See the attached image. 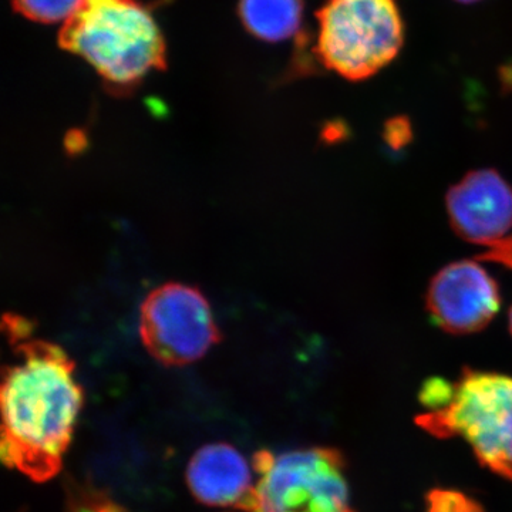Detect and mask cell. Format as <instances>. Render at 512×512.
<instances>
[{"label":"cell","mask_w":512,"mask_h":512,"mask_svg":"<svg viewBox=\"0 0 512 512\" xmlns=\"http://www.w3.org/2000/svg\"><path fill=\"white\" fill-rule=\"evenodd\" d=\"M18 362L3 370V464L36 483L60 473L83 404L74 362L60 346L29 339L25 322L9 320Z\"/></svg>","instance_id":"cell-1"},{"label":"cell","mask_w":512,"mask_h":512,"mask_svg":"<svg viewBox=\"0 0 512 512\" xmlns=\"http://www.w3.org/2000/svg\"><path fill=\"white\" fill-rule=\"evenodd\" d=\"M60 45L117 87L134 86L165 64L160 29L137 0H86L64 23Z\"/></svg>","instance_id":"cell-2"},{"label":"cell","mask_w":512,"mask_h":512,"mask_svg":"<svg viewBox=\"0 0 512 512\" xmlns=\"http://www.w3.org/2000/svg\"><path fill=\"white\" fill-rule=\"evenodd\" d=\"M320 62L350 82L370 79L404 43L396 0H328L318 12Z\"/></svg>","instance_id":"cell-3"},{"label":"cell","mask_w":512,"mask_h":512,"mask_svg":"<svg viewBox=\"0 0 512 512\" xmlns=\"http://www.w3.org/2000/svg\"><path fill=\"white\" fill-rule=\"evenodd\" d=\"M417 424L440 439L463 437L483 466L512 481V377L466 369L450 403Z\"/></svg>","instance_id":"cell-4"},{"label":"cell","mask_w":512,"mask_h":512,"mask_svg":"<svg viewBox=\"0 0 512 512\" xmlns=\"http://www.w3.org/2000/svg\"><path fill=\"white\" fill-rule=\"evenodd\" d=\"M256 477L251 512H356L350 501L345 457L329 447L252 457Z\"/></svg>","instance_id":"cell-5"},{"label":"cell","mask_w":512,"mask_h":512,"mask_svg":"<svg viewBox=\"0 0 512 512\" xmlns=\"http://www.w3.org/2000/svg\"><path fill=\"white\" fill-rule=\"evenodd\" d=\"M140 336L148 353L164 366L197 362L220 342L210 305L198 289L167 284L141 305Z\"/></svg>","instance_id":"cell-6"},{"label":"cell","mask_w":512,"mask_h":512,"mask_svg":"<svg viewBox=\"0 0 512 512\" xmlns=\"http://www.w3.org/2000/svg\"><path fill=\"white\" fill-rule=\"evenodd\" d=\"M500 308V286L478 261L444 266L426 292L431 322L453 335H470L487 328Z\"/></svg>","instance_id":"cell-7"},{"label":"cell","mask_w":512,"mask_h":512,"mask_svg":"<svg viewBox=\"0 0 512 512\" xmlns=\"http://www.w3.org/2000/svg\"><path fill=\"white\" fill-rule=\"evenodd\" d=\"M451 227L471 244L493 247L512 228V187L498 171L468 173L447 191Z\"/></svg>","instance_id":"cell-8"},{"label":"cell","mask_w":512,"mask_h":512,"mask_svg":"<svg viewBox=\"0 0 512 512\" xmlns=\"http://www.w3.org/2000/svg\"><path fill=\"white\" fill-rule=\"evenodd\" d=\"M187 484L195 500L210 507L251 512L254 505V468L231 444L201 447L188 463Z\"/></svg>","instance_id":"cell-9"},{"label":"cell","mask_w":512,"mask_h":512,"mask_svg":"<svg viewBox=\"0 0 512 512\" xmlns=\"http://www.w3.org/2000/svg\"><path fill=\"white\" fill-rule=\"evenodd\" d=\"M239 13L249 32L266 42H281L299 32L302 0H241Z\"/></svg>","instance_id":"cell-10"},{"label":"cell","mask_w":512,"mask_h":512,"mask_svg":"<svg viewBox=\"0 0 512 512\" xmlns=\"http://www.w3.org/2000/svg\"><path fill=\"white\" fill-rule=\"evenodd\" d=\"M26 18L42 23H67L83 8L86 0H13Z\"/></svg>","instance_id":"cell-11"},{"label":"cell","mask_w":512,"mask_h":512,"mask_svg":"<svg viewBox=\"0 0 512 512\" xmlns=\"http://www.w3.org/2000/svg\"><path fill=\"white\" fill-rule=\"evenodd\" d=\"M427 512H485L483 505L457 490L434 488L426 497Z\"/></svg>","instance_id":"cell-12"},{"label":"cell","mask_w":512,"mask_h":512,"mask_svg":"<svg viewBox=\"0 0 512 512\" xmlns=\"http://www.w3.org/2000/svg\"><path fill=\"white\" fill-rule=\"evenodd\" d=\"M67 512H124L119 504L96 488H73L69 494Z\"/></svg>","instance_id":"cell-13"},{"label":"cell","mask_w":512,"mask_h":512,"mask_svg":"<svg viewBox=\"0 0 512 512\" xmlns=\"http://www.w3.org/2000/svg\"><path fill=\"white\" fill-rule=\"evenodd\" d=\"M453 393L454 384L439 379V377H433L421 387L420 402L429 409V412H437L450 403Z\"/></svg>","instance_id":"cell-14"},{"label":"cell","mask_w":512,"mask_h":512,"mask_svg":"<svg viewBox=\"0 0 512 512\" xmlns=\"http://www.w3.org/2000/svg\"><path fill=\"white\" fill-rule=\"evenodd\" d=\"M477 261L494 262V264L503 265L504 268L512 271V235L505 237L487 248L483 254L477 255Z\"/></svg>","instance_id":"cell-15"},{"label":"cell","mask_w":512,"mask_h":512,"mask_svg":"<svg viewBox=\"0 0 512 512\" xmlns=\"http://www.w3.org/2000/svg\"><path fill=\"white\" fill-rule=\"evenodd\" d=\"M458 3H464V5H471V3L480 2V0H456Z\"/></svg>","instance_id":"cell-16"},{"label":"cell","mask_w":512,"mask_h":512,"mask_svg":"<svg viewBox=\"0 0 512 512\" xmlns=\"http://www.w3.org/2000/svg\"><path fill=\"white\" fill-rule=\"evenodd\" d=\"M508 326H510V332L512 335V306L510 309V313H508Z\"/></svg>","instance_id":"cell-17"}]
</instances>
